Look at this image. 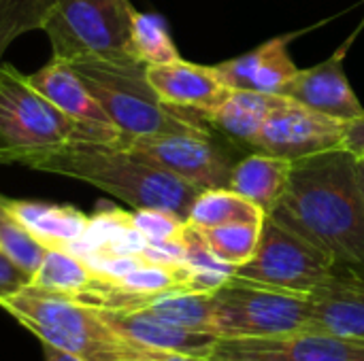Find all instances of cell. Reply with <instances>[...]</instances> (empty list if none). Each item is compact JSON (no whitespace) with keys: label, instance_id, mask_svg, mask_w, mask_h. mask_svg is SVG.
<instances>
[{"label":"cell","instance_id":"obj_26","mask_svg":"<svg viewBox=\"0 0 364 361\" xmlns=\"http://www.w3.org/2000/svg\"><path fill=\"white\" fill-rule=\"evenodd\" d=\"M262 223H228L200 230V234L222 262L239 268L245 262H250L256 253Z\"/></svg>","mask_w":364,"mask_h":361},{"label":"cell","instance_id":"obj_8","mask_svg":"<svg viewBox=\"0 0 364 361\" xmlns=\"http://www.w3.org/2000/svg\"><path fill=\"white\" fill-rule=\"evenodd\" d=\"M335 262L316 245L267 215L256 253L235 277L269 289L309 296L331 274Z\"/></svg>","mask_w":364,"mask_h":361},{"label":"cell","instance_id":"obj_22","mask_svg":"<svg viewBox=\"0 0 364 361\" xmlns=\"http://www.w3.org/2000/svg\"><path fill=\"white\" fill-rule=\"evenodd\" d=\"M267 213L258 204L239 196L230 187L198 191L188 213V223L198 230L228 223H262Z\"/></svg>","mask_w":364,"mask_h":361},{"label":"cell","instance_id":"obj_25","mask_svg":"<svg viewBox=\"0 0 364 361\" xmlns=\"http://www.w3.org/2000/svg\"><path fill=\"white\" fill-rule=\"evenodd\" d=\"M130 40H132V51L136 60L143 62L145 66L168 64L181 57L171 38L164 17L158 13L134 11Z\"/></svg>","mask_w":364,"mask_h":361},{"label":"cell","instance_id":"obj_29","mask_svg":"<svg viewBox=\"0 0 364 361\" xmlns=\"http://www.w3.org/2000/svg\"><path fill=\"white\" fill-rule=\"evenodd\" d=\"M119 285L126 291L139 294V296H160L173 289H183L181 287V266L168 268V266H158V264H139L134 270L124 274L117 281H109Z\"/></svg>","mask_w":364,"mask_h":361},{"label":"cell","instance_id":"obj_31","mask_svg":"<svg viewBox=\"0 0 364 361\" xmlns=\"http://www.w3.org/2000/svg\"><path fill=\"white\" fill-rule=\"evenodd\" d=\"M115 361H211V360H209V357L186 355V353H175V351H162V349L139 347V345H132V343H128V340H126Z\"/></svg>","mask_w":364,"mask_h":361},{"label":"cell","instance_id":"obj_4","mask_svg":"<svg viewBox=\"0 0 364 361\" xmlns=\"http://www.w3.org/2000/svg\"><path fill=\"white\" fill-rule=\"evenodd\" d=\"M0 306L43 345L83 361H115L126 343L102 321L96 306L62 294L28 285L15 296L0 300Z\"/></svg>","mask_w":364,"mask_h":361},{"label":"cell","instance_id":"obj_32","mask_svg":"<svg viewBox=\"0 0 364 361\" xmlns=\"http://www.w3.org/2000/svg\"><path fill=\"white\" fill-rule=\"evenodd\" d=\"M30 285V277L0 249V300L15 296Z\"/></svg>","mask_w":364,"mask_h":361},{"label":"cell","instance_id":"obj_30","mask_svg":"<svg viewBox=\"0 0 364 361\" xmlns=\"http://www.w3.org/2000/svg\"><path fill=\"white\" fill-rule=\"evenodd\" d=\"M132 223L143 234V238L147 243H162V240L181 238V232L188 221L168 211L136 209V211H132Z\"/></svg>","mask_w":364,"mask_h":361},{"label":"cell","instance_id":"obj_19","mask_svg":"<svg viewBox=\"0 0 364 361\" xmlns=\"http://www.w3.org/2000/svg\"><path fill=\"white\" fill-rule=\"evenodd\" d=\"M292 162L279 155L256 151L235 164L228 187L239 196L258 204L267 215L279 202L288 179Z\"/></svg>","mask_w":364,"mask_h":361},{"label":"cell","instance_id":"obj_9","mask_svg":"<svg viewBox=\"0 0 364 361\" xmlns=\"http://www.w3.org/2000/svg\"><path fill=\"white\" fill-rule=\"evenodd\" d=\"M119 145L198 191L228 187L235 168L230 155L209 138V132L122 138Z\"/></svg>","mask_w":364,"mask_h":361},{"label":"cell","instance_id":"obj_14","mask_svg":"<svg viewBox=\"0 0 364 361\" xmlns=\"http://www.w3.org/2000/svg\"><path fill=\"white\" fill-rule=\"evenodd\" d=\"M145 77L156 96L171 109L194 111L203 119L211 117L232 91L226 87L213 66L186 60L147 66Z\"/></svg>","mask_w":364,"mask_h":361},{"label":"cell","instance_id":"obj_10","mask_svg":"<svg viewBox=\"0 0 364 361\" xmlns=\"http://www.w3.org/2000/svg\"><path fill=\"white\" fill-rule=\"evenodd\" d=\"M346 128L348 121L318 113L284 96L262 126L254 149L296 162L341 149Z\"/></svg>","mask_w":364,"mask_h":361},{"label":"cell","instance_id":"obj_5","mask_svg":"<svg viewBox=\"0 0 364 361\" xmlns=\"http://www.w3.org/2000/svg\"><path fill=\"white\" fill-rule=\"evenodd\" d=\"M134 11L130 0H51L41 30L58 60L136 64L130 40Z\"/></svg>","mask_w":364,"mask_h":361},{"label":"cell","instance_id":"obj_34","mask_svg":"<svg viewBox=\"0 0 364 361\" xmlns=\"http://www.w3.org/2000/svg\"><path fill=\"white\" fill-rule=\"evenodd\" d=\"M43 355H45V361H83L81 357L66 353L62 349H55L51 345H43Z\"/></svg>","mask_w":364,"mask_h":361},{"label":"cell","instance_id":"obj_23","mask_svg":"<svg viewBox=\"0 0 364 361\" xmlns=\"http://www.w3.org/2000/svg\"><path fill=\"white\" fill-rule=\"evenodd\" d=\"M96 281V272L77 253L68 249H47L38 270L30 279V285L75 298L87 291Z\"/></svg>","mask_w":364,"mask_h":361},{"label":"cell","instance_id":"obj_21","mask_svg":"<svg viewBox=\"0 0 364 361\" xmlns=\"http://www.w3.org/2000/svg\"><path fill=\"white\" fill-rule=\"evenodd\" d=\"M181 243L186 249V260L181 266V287L186 291L213 294L235 277L237 268L222 262L211 251L198 228L186 223L181 232Z\"/></svg>","mask_w":364,"mask_h":361},{"label":"cell","instance_id":"obj_7","mask_svg":"<svg viewBox=\"0 0 364 361\" xmlns=\"http://www.w3.org/2000/svg\"><path fill=\"white\" fill-rule=\"evenodd\" d=\"M311 298L232 277L213 291V334L220 340L271 338L309 330Z\"/></svg>","mask_w":364,"mask_h":361},{"label":"cell","instance_id":"obj_11","mask_svg":"<svg viewBox=\"0 0 364 361\" xmlns=\"http://www.w3.org/2000/svg\"><path fill=\"white\" fill-rule=\"evenodd\" d=\"M211 361H364V340L318 330H301L271 338L220 340Z\"/></svg>","mask_w":364,"mask_h":361},{"label":"cell","instance_id":"obj_1","mask_svg":"<svg viewBox=\"0 0 364 361\" xmlns=\"http://www.w3.org/2000/svg\"><path fill=\"white\" fill-rule=\"evenodd\" d=\"M269 215L322 249L335 266L364 268V196L350 151L292 162L288 185Z\"/></svg>","mask_w":364,"mask_h":361},{"label":"cell","instance_id":"obj_17","mask_svg":"<svg viewBox=\"0 0 364 361\" xmlns=\"http://www.w3.org/2000/svg\"><path fill=\"white\" fill-rule=\"evenodd\" d=\"M294 34L275 36L260 47L215 64L220 81L230 89H252L271 96H284L288 83L296 77L301 68L290 57L288 45Z\"/></svg>","mask_w":364,"mask_h":361},{"label":"cell","instance_id":"obj_16","mask_svg":"<svg viewBox=\"0 0 364 361\" xmlns=\"http://www.w3.org/2000/svg\"><path fill=\"white\" fill-rule=\"evenodd\" d=\"M98 313L117 336L139 347L209 357L218 345V336L177 328L147 309H98Z\"/></svg>","mask_w":364,"mask_h":361},{"label":"cell","instance_id":"obj_24","mask_svg":"<svg viewBox=\"0 0 364 361\" xmlns=\"http://www.w3.org/2000/svg\"><path fill=\"white\" fill-rule=\"evenodd\" d=\"M141 309H147L156 317H160L177 328L213 334V294L173 289V291L154 296Z\"/></svg>","mask_w":364,"mask_h":361},{"label":"cell","instance_id":"obj_33","mask_svg":"<svg viewBox=\"0 0 364 361\" xmlns=\"http://www.w3.org/2000/svg\"><path fill=\"white\" fill-rule=\"evenodd\" d=\"M341 149L350 151L354 157L364 160V117L358 119H352L348 121V128H346V136H343V145Z\"/></svg>","mask_w":364,"mask_h":361},{"label":"cell","instance_id":"obj_3","mask_svg":"<svg viewBox=\"0 0 364 361\" xmlns=\"http://www.w3.org/2000/svg\"><path fill=\"white\" fill-rule=\"evenodd\" d=\"M70 64L83 77L85 85L124 138L207 132L198 119L166 106L156 96L145 77V64H111L100 60Z\"/></svg>","mask_w":364,"mask_h":361},{"label":"cell","instance_id":"obj_12","mask_svg":"<svg viewBox=\"0 0 364 361\" xmlns=\"http://www.w3.org/2000/svg\"><path fill=\"white\" fill-rule=\"evenodd\" d=\"M28 81L66 117L79 123L85 130L87 140L119 143L124 138L70 62L51 57V62L30 74Z\"/></svg>","mask_w":364,"mask_h":361},{"label":"cell","instance_id":"obj_6","mask_svg":"<svg viewBox=\"0 0 364 361\" xmlns=\"http://www.w3.org/2000/svg\"><path fill=\"white\" fill-rule=\"evenodd\" d=\"M87 140L85 130L38 94L26 74L0 64V164L28 166L68 143Z\"/></svg>","mask_w":364,"mask_h":361},{"label":"cell","instance_id":"obj_2","mask_svg":"<svg viewBox=\"0 0 364 361\" xmlns=\"http://www.w3.org/2000/svg\"><path fill=\"white\" fill-rule=\"evenodd\" d=\"M28 168L94 185L136 209H160L188 221L198 189L119 143L79 140L47 151Z\"/></svg>","mask_w":364,"mask_h":361},{"label":"cell","instance_id":"obj_27","mask_svg":"<svg viewBox=\"0 0 364 361\" xmlns=\"http://www.w3.org/2000/svg\"><path fill=\"white\" fill-rule=\"evenodd\" d=\"M0 249L15 262L30 279L38 270L47 247L38 243L6 209L0 196Z\"/></svg>","mask_w":364,"mask_h":361},{"label":"cell","instance_id":"obj_36","mask_svg":"<svg viewBox=\"0 0 364 361\" xmlns=\"http://www.w3.org/2000/svg\"><path fill=\"white\" fill-rule=\"evenodd\" d=\"M363 270H364V268H363Z\"/></svg>","mask_w":364,"mask_h":361},{"label":"cell","instance_id":"obj_28","mask_svg":"<svg viewBox=\"0 0 364 361\" xmlns=\"http://www.w3.org/2000/svg\"><path fill=\"white\" fill-rule=\"evenodd\" d=\"M51 0H0V60L9 45L30 30H41Z\"/></svg>","mask_w":364,"mask_h":361},{"label":"cell","instance_id":"obj_15","mask_svg":"<svg viewBox=\"0 0 364 361\" xmlns=\"http://www.w3.org/2000/svg\"><path fill=\"white\" fill-rule=\"evenodd\" d=\"M309 330L364 340V270L335 266L333 274L309 294Z\"/></svg>","mask_w":364,"mask_h":361},{"label":"cell","instance_id":"obj_18","mask_svg":"<svg viewBox=\"0 0 364 361\" xmlns=\"http://www.w3.org/2000/svg\"><path fill=\"white\" fill-rule=\"evenodd\" d=\"M9 213L47 249H73L83 240L90 228L85 213L70 204H49L36 200L2 198Z\"/></svg>","mask_w":364,"mask_h":361},{"label":"cell","instance_id":"obj_13","mask_svg":"<svg viewBox=\"0 0 364 361\" xmlns=\"http://www.w3.org/2000/svg\"><path fill=\"white\" fill-rule=\"evenodd\" d=\"M358 30L324 62L299 70L296 77L288 83L284 96L296 100L318 113L352 121L364 117V106L354 94L346 77V53L350 51Z\"/></svg>","mask_w":364,"mask_h":361},{"label":"cell","instance_id":"obj_35","mask_svg":"<svg viewBox=\"0 0 364 361\" xmlns=\"http://www.w3.org/2000/svg\"><path fill=\"white\" fill-rule=\"evenodd\" d=\"M356 177H358V185L364 196V160H358V157H356Z\"/></svg>","mask_w":364,"mask_h":361},{"label":"cell","instance_id":"obj_20","mask_svg":"<svg viewBox=\"0 0 364 361\" xmlns=\"http://www.w3.org/2000/svg\"><path fill=\"white\" fill-rule=\"evenodd\" d=\"M282 98L284 96H271L252 89H232L222 106L207 117V121L235 140L254 147L262 126Z\"/></svg>","mask_w":364,"mask_h":361}]
</instances>
